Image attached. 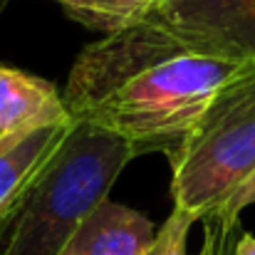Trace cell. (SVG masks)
I'll use <instances>...</instances> for the list:
<instances>
[{
  "instance_id": "obj_1",
  "label": "cell",
  "mask_w": 255,
  "mask_h": 255,
  "mask_svg": "<svg viewBox=\"0 0 255 255\" xmlns=\"http://www.w3.org/2000/svg\"><path fill=\"white\" fill-rule=\"evenodd\" d=\"M253 70L198 55L146 20L87 45L62 99L75 122L124 139L134 156H169L211 99Z\"/></svg>"
},
{
  "instance_id": "obj_2",
  "label": "cell",
  "mask_w": 255,
  "mask_h": 255,
  "mask_svg": "<svg viewBox=\"0 0 255 255\" xmlns=\"http://www.w3.org/2000/svg\"><path fill=\"white\" fill-rule=\"evenodd\" d=\"M131 159L136 156L124 139L75 122L7 221L0 255H67Z\"/></svg>"
},
{
  "instance_id": "obj_3",
  "label": "cell",
  "mask_w": 255,
  "mask_h": 255,
  "mask_svg": "<svg viewBox=\"0 0 255 255\" xmlns=\"http://www.w3.org/2000/svg\"><path fill=\"white\" fill-rule=\"evenodd\" d=\"M166 159L173 208L206 221L255 169V70L211 99Z\"/></svg>"
},
{
  "instance_id": "obj_4",
  "label": "cell",
  "mask_w": 255,
  "mask_h": 255,
  "mask_svg": "<svg viewBox=\"0 0 255 255\" xmlns=\"http://www.w3.org/2000/svg\"><path fill=\"white\" fill-rule=\"evenodd\" d=\"M149 22L198 55L255 65V0H161Z\"/></svg>"
},
{
  "instance_id": "obj_5",
  "label": "cell",
  "mask_w": 255,
  "mask_h": 255,
  "mask_svg": "<svg viewBox=\"0 0 255 255\" xmlns=\"http://www.w3.org/2000/svg\"><path fill=\"white\" fill-rule=\"evenodd\" d=\"M154 241V223L144 213L104 201L85 221L67 255H149Z\"/></svg>"
},
{
  "instance_id": "obj_6",
  "label": "cell",
  "mask_w": 255,
  "mask_h": 255,
  "mask_svg": "<svg viewBox=\"0 0 255 255\" xmlns=\"http://www.w3.org/2000/svg\"><path fill=\"white\" fill-rule=\"evenodd\" d=\"M62 119H70V112L52 82L0 65V134L30 131Z\"/></svg>"
},
{
  "instance_id": "obj_7",
  "label": "cell",
  "mask_w": 255,
  "mask_h": 255,
  "mask_svg": "<svg viewBox=\"0 0 255 255\" xmlns=\"http://www.w3.org/2000/svg\"><path fill=\"white\" fill-rule=\"evenodd\" d=\"M72 127H75L72 117L55 124L37 127L27 131L5 154H0V206L25 196V191L32 186L37 173L47 166V161L62 146Z\"/></svg>"
},
{
  "instance_id": "obj_8",
  "label": "cell",
  "mask_w": 255,
  "mask_h": 255,
  "mask_svg": "<svg viewBox=\"0 0 255 255\" xmlns=\"http://www.w3.org/2000/svg\"><path fill=\"white\" fill-rule=\"evenodd\" d=\"M67 17L80 22L87 30L114 35L129 27H136L151 17L161 0H52Z\"/></svg>"
},
{
  "instance_id": "obj_9",
  "label": "cell",
  "mask_w": 255,
  "mask_h": 255,
  "mask_svg": "<svg viewBox=\"0 0 255 255\" xmlns=\"http://www.w3.org/2000/svg\"><path fill=\"white\" fill-rule=\"evenodd\" d=\"M193 223H196L193 216L173 208L169 218L161 223V228L156 231V241L149 255H188L186 246H188V233Z\"/></svg>"
},
{
  "instance_id": "obj_10",
  "label": "cell",
  "mask_w": 255,
  "mask_h": 255,
  "mask_svg": "<svg viewBox=\"0 0 255 255\" xmlns=\"http://www.w3.org/2000/svg\"><path fill=\"white\" fill-rule=\"evenodd\" d=\"M255 206V169L233 188V193L208 216V218H213V221H218L226 231H236V226H238V218H241V213L246 211V208H251Z\"/></svg>"
},
{
  "instance_id": "obj_11",
  "label": "cell",
  "mask_w": 255,
  "mask_h": 255,
  "mask_svg": "<svg viewBox=\"0 0 255 255\" xmlns=\"http://www.w3.org/2000/svg\"><path fill=\"white\" fill-rule=\"evenodd\" d=\"M206 231H203V246L198 255H228V238L231 231H226L218 221L206 218Z\"/></svg>"
},
{
  "instance_id": "obj_12",
  "label": "cell",
  "mask_w": 255,
  "mask_h": 255,
  "mask_svg": "<svg viewBox=\"0 0 255 255\" xmlns=\"http://www.w3.org/2000/svg\"><path fill=\"white\" fill-rule=\"evenodd\" d=\"M233 255H255V236L253 233H241V238L236 241Z\"/></svg>"
},
{
  "instance_id": "obj_13",
  "label": "cell",
  "mask_w": 255,
  "mask_h": 255,
  "mask_svg": "<svg viewBox=\"0 0 255 255\" xmlns=\"http://www.w3.org/2000/svg\"><path fill=\"white\" fill-rule=\"evenodd\" d=\"M27 193V191H25ZM20 203H22V198H17V201H12V203H5V206H0V231L7 226V221L15 216V211L20 208Z\"/></svg>"
},
{
  "instance_id": "obj_14",
  "label": "cell",
  "mask_w": 255,
  "mask_h": 255,
  "mask_svg": "<svg viewBox=\"0 0 255 255\" xmlns=\"http://www.w3.org/2000/svg\"><path fill=\"white\" fill-rule=\"evenodd\" d=\"M32 131V129H30ZM27 131H15V134H0V154H5L10 146H15Z\"/></svg>"
},
{
  "instance_id": "obj_15",
  "label": "cell",
  "mask_w": 255,
  "mask_h": 255,
  "mask_svg": "<svg viewBox=\"0 0 255 255\" xmlns=\"http://www.w3.org/2000/svg\"><path fill=\"white\" fill-rule=\"evenodd\" d=\"M7 2H10V0H0V7H5V5H7Z\"/></svg>"
}]
</instances>
